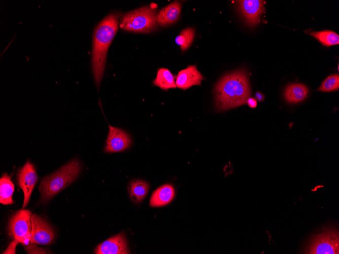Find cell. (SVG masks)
<instances>
[{
  "label": "cell",
  "instance_id": "30bf717a",
  "mask_svg": "<svg viewBox=\"0 0 339 254\" xmlns=\"http://www.w3.org/2000/svg\"><path fill=\"white\" fill-rule=\"evenodd\" d=\"M95 254L129 253L127 240L123 233H119L103 242L97 246Z\"/></svg>",
  "mask_w": 339,
  "mask_h": 254
},
{
  "label": "cell",
  "instance_id": "5b68a950",
  "mask_svg": "<svg viewBox=\"0 0 339 254\" xmlns=\"http://www.w3.org/2000/svg\"><path fill=\"white\" fill-rule=\"evenodd\" d=\"M303 253L338 254V232L335 229L327 228L313 236L306 245Z\"/></svg>",
  "mask_w": 339,
  "mask_h": 254
},
{
  "label": "cell",
  "instance_id": "603a6c76",
  "mask_svg": "<svg viewBox=\"0 0 339 254\" xmlns=\"http://www.w3.org/2000/svg\"><path fill=\"white\" fill-rule=\"evenodd\" d=\"M19 242L18 240L14 239L13 241H12L9 244L8 247L4 251H3L2 253L3 254L16 253V247Z\"/></svg>",
  "mask_w": 339,
  "mask_h": 254
},
{
  "label": "cell",
  "instance_id": "5bb4252c",
  "mask_svg": "<svg viewBox=\"0 0 339 254\" xmlns=\"http://www.w3.org/2000/svg\"><path fill=\"white\" fill-rule=\"evenodd\" d=\"M175 196V190L173 186L164 185L154 191L151 197L150 205L151 207H159L167 205L172 201Z\"/></svg>",
  "mask_w": 339,
  "mask_h": 254
},
{
  "label": "cell",
  "instance_id": "ac0fdd59",
  "mask_svg": "<svg viewBox=\"0 0 339 254\" xmlns=\"http://www.w3.org/2000/svg\"><path fill=\"white\" fill-rule=\"evenodd\" d=\"M153 84L164 90L177 87L175 76L168 69L165 68L158 69L156 77L153 81Z\"/></svg>",
  "mask_w": 339,
  "mask_h": 254
},
{
  "label": "cell",
  "instance_id": "9a60e30c",
  "mask_svg": "<svg viewBox=\"0 0 339 254\" xmlns=\"http://www.w3.org/2000/svg\"><path fill=\"white\" fill-rule=\"evenodd\" d=\"M308 93V88L304 85L293 83L288 85L286 87L284 92V97L288 103H296L306 98Z\"/></svg>",
  "mask_w": 339,
  "mask_h": 254
},
{
  "label": "cell",
  "instance_id": "3957f363",
  "mask_svg": "<svg viewBox=\"0 0 339 254\" xmlns=\"http://www.w3.org/2000/svg\"><path fill=\"white\" fill-rule=\"evenodd\" d=\"M81 168L79 162L74 159L44 178L39 187L41 200L49 201L71 184L79 175Z\"/></svg>",
  "mask_w": 339,
  "mask_h": 254
},
{
  "label": "cell",
  "instance_id": "8992f818",
  "mask_svg": "<svg viewBox=\"0 0 339 254\" xmlns=\"http://www.w3.org/2000/svg\"><path fill=\"white\" fill-rule=\"evenodd\" d=\"M31 212L20 210L14 213L9 223V230L12 237L24 245H28L31 239Z\"/></svg>",
  "mask_w": 339,
  "mask_h": 254
},
{
  "label": "cell",
  "instance_id": "ba28073f",
  "mask_svg": "<svg viewBox=\"0 0 339 254\" xmlns=\"http://www.w3.org/2000/svg\"><path fill=\"white\" fill-rule=\"evenodd\" d=\"M17 182L24 194L22 208L28 204L32 190L38 181V175L34 165L27 160L17 174Z\"/></svg>",
  "mask_w": 339,
  "mask_h": 254
},
{
  "label": "cell",
  "instance_id": "cb8c5ba5",
  "mask_svg": "<svg viewBox=\"0 0 339 254\" xmlns=\"http://www.w3.org/2000/svg\"><path fill=\"white\" fill-rule=\"evenodd\" d=\"M247 103L252 108L255 107L257 104L256 99L253 98H249L247 100Z\"/></svg>",
  "mask_w": 339,
  "mask_h": 254
},
{
  "label": "cell",
  "instance_id": "277c9868",
  "mask_svg": "<svg viewBox=\"0 0 339 254\" xmlns=\"http://www.w3.org/2000/svg\"><path fill=\"white\" fill-rule=\"evenodd\" d=\"M157 15L154 8L143 7L124 14L120 27L130 32H151L157 28Z\"/></svg>",
  "mask_w": 339,
  "mask_h": 254
},
{
  "label": "cell",
  "instance_id": "8fae6325",
  "mask_svg": "<svg viewBox=\"0 0 339 254\" xmlns=\"http://www.w3.org/2000/svg\"><path fill=\"white\" fill-rule=\"evenodd\" d=\"M237 3L238 9L247 23L251 26L256 25L259 22L264 1L243 0L237 1Z\"/></svg>",
  "mask_w": 339,
  "mask_h": 254
},
{
  "label": "cell",
  "instance_id": "44dd1931",
  "mask_svg": "<svg viewBox=\"0 0 339 254\" xmlns=\"http://www.w3.org/2000/svg\"><path fill=\"white\" fill-rule=\"evenodd\" d=\"M338 87L339 76L338 74H334L326 78L317 90L322 92H331L338 89Z\"/></svg>",
  "mask_w": 339,
  "mask_h": 254
},
{
  "label": "cell",
  "instance_id": "2e32d148",
  "mask_svg": "<svg viewBox=\"0 0 339 254\" xmlns=\"http://www.w3.org/2000/svg\"><path fill=\"white\" fill-rule=\"evenodd\" d=\"M14 186L11 176L7 173L2 176L0 179V202L3 204H11Z\"/></svg>",
  "mask_w": 339,
  "mask_h": 254
},
{
  "label": "cell",
  "instance_id": "4fadbf2b",
  "mask_svg": "<svg viewBox=\"0 0 339 254\" xmlns=\"http://www.w3.org/2000/svg\"><path fill=\"white\" fill-rule=\"evenodd\" d=\"M181 9V3L175 1L161 9L157 15V23L166 26L176 22L179 19Z\"/></svg>",
  "mask_w": 339,
  "mask_h": 254
},
{
  "label": "cell",
  "instance_id": "7402d4cb",
  "mask_svg": "<svg viewBox=\"0 0 339 254\" xmlns=\"http://www.w3.org/2000/svg\"><path fill=\"white\" fill-rule=\"evenodd\" d=\"M28 253H46V251L42 248H39L35 244L30 245L26 247Z\"/></svg>",
  "mask_w": 339,
  "mask_h": 254
},
{
  "label": "cell",
  "instance_id": "9c48e42d",
  "mask_svg": "<svg viewBox=\"0 0 339 254\" xmlns=\"http://www.w3.org/2000/svg\"><path fill=\"white\" fill-rule=\"evenodd\" d=\"M109 129L105 148V152H119L124 151L130 146L131 138L124 130L110 125H109Z\"/></svg>",
  "mask_w": 339,
  "mask_h": 254
},
{
  "label": "cell",
  "instance_id": "52a82bcc",
  "mask_svg": "<svg viewBox=\"0 0 339 254\" xmlns=\"http://www.w3.org/2000/svg\"><path fill=\"white\" fill-rule=\"evenodd\" d=\"M31 224V243L44 245L52 243L55 237V231L46 220L33 213Z\"/></svg>",
  "mask_w": 339,
  "mask_h": 254
},
{
  "label": "cell",
  "instance_id": "ffe728a7",
  "mask_svg": "<svg viewBox=\"0 0 339 254\" xmlns=\"http://www.w3.org/2000/svg\"><path fill=\"white\" fill-rule=\"evenodd\" d=\"M194 35L195 30L193 28L184 29L176 38V43L180 47L182 51H185L193 42Z\"/></svg>",
  "mask_w": 339,
  "mask_h": 254
},
{
  "label": "cell",
  "instance_id": "e0dca14e",
  "mask_svg": "<svg viewBox=\"0 0 339 254\" xmlns=\"http://www.w3.org/2000/svg\"><path fill=\"white\" fill-rule=\"evenodd\" d=\"M149 188L148 183L143 179H134L129 186V195L132 200L136 203H140L146 196Z\"/></svg>",
  "mask_w": 339,
  "mask_h": 254
},
{
  "label": "cell",
  "instance_id": "7a4b0ae2",
  "mask_svg": "<svg viewBox=\"0 0 339 254\" xmlns=\"http://www.w3.org/2000/svg\"><path fill=\"white\" fill-rule=\"evenodd\" d=\"M118 17L117 14H109L98 23L94 31L91 62L97 88L104 74L108 49L117 31Z\"/></svg>",
  "mask_w": 339,
  "mask_h": 254
},
{
  "label": "cell",
  "instance_id": "d4e9b609",
  "mask_svg": "<svg viewBox=\"0 0 339 254\" xmlns=\"http://www.w3.org/2000/svg\"><path fill=\"white\" fill-rule=\"evenodd\" d=\"M256 98L259 101H262L263 100V95L259 92L256 93Z\"/></svg>",
  "mask_w": 339,
  "mask_h": 254
},
{
  "label": "cell",
  "instance_id": "6da1fadb",
  "mask_svg": "<svg viewBox=\"0 0 339 254\" xmlns=\"http://www.w3.org/2000/svg\"><path fill=\"white\" fill-rule=\"evenodd\" d=\"M214 93L216 106L219 111L245 104L251 94L247 73L239 69L224 76L216 84Z\"/></svg>",
  "mask_w": 339,
  "mask_h": 254
},
{
  "label": "cell",
  "instance_id": "d6986e66",
  "mask_svg": "<svg viewBox=\"0 0 339 254\" xmlns=\"http://www.w3.org/2000/svg\"><path fill=\"white\" fill-rule=\"evenodd\" d=\"M309 33L326 46H331L339 43L338 34L331 30L309 32Z\"/></svg>",
  "mask_w": 339,
  "mask_h": 254
},
{
  "label": "cell",
  "instance_id": "7c38bea8",
  "mask_svg": "<svg viewBox=\"0 0 339 254\" xmlns=\"http://www.w3.org/2000/svg\"><path fill=\"white\" fill-rule=\"evenodd\" d=\"M204 79L195 65H189L179 71L175 83L178 88L186 90L192 86L200 85Z\"/></svg>",
  "mask_w": 339,
  "mask_h": 254
}]
</instances>
